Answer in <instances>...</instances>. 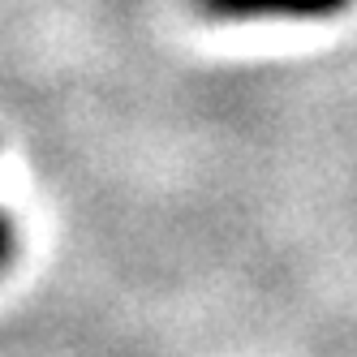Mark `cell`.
Returning <instances> with one entry per match:
<instances>
[{
	"instance_id": "6da1fadb",
	"label": "cell",
	"mask_w": 357,
	"mask_h": 357,
	"mask_svg": "<svg viewBox=\"0 0 357 357\" xmlns=\"http://www.w3.org/2000/svg\"><path fill=\"white\" fill-rule=\"evenodd\" d=\"M194 5L215 22H297V26H319V22H340L357 9V0H194Z\"/></svg>"
},
{
	"instance_id": "7a4b0ae2",
	"label": "cell",
	"mask_w": 357,
	"mask_h": 357,
	"mask_svg": "<svg viewBox=\"0 0 357 357\" xmlns=\"http://www.w3.org/2000/svg\"><path fill=\"white\" fill-rule=\"evenodd\" d=\"M13 259H17V224H13V215L5 207H0V271H9Z\"/></svg>"
}]
</instances>
